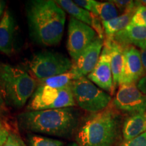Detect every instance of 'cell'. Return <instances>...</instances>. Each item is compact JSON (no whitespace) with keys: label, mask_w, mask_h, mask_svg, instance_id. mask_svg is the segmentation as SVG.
<instances>
[{"label":"cell","mask_w":146,"mask_h":146,"mask_svg":"<svg viewBox=\"0 0 146 146\" xmlns=\"http://www.w3.org/2000/svg\"><path fill=\"white\" fill-rule=\"evenodd\" d=\"M83 77L72 68L68 72L56 75L44 80L37 81L38 85H45L52 88L60 89L70 86L73 81Z\"/></svg>","instance_id":"obj_19"},{"label":"cell","mask_w":146,"mask_h":146,"mask_svg":"<svg viewBox=\"0 0 146 146\" xmlns=\"http://www.w3.org/2000/svg\"><path fill=\"white\" fill-rule=\"evenodd\" d=\"M92 14L98 16L102 22L111 21L119 16L117 8L111 1L106 2L95 1Z\"/></svg>","instance_id":"obj_20"},{"label":"cell","mask_w":146,"mask_h":146,"mask_svg":"<svg viewBox=\"0 0 146 146\" xmlns=\"http://www.w3.org/2000/svg\"><path fill=\"white\" fill-rule=\"evenodd\" d=\"M104 45L108 49L110 57V66L112 69L113 83L114 89L119 85L122 69L124 62V49L122 45L118 44L113 39H106Z\"/></svg>","instance_id":"obj_16"},{"label":"cell","mask_w":146,"mask_h":146,"mask_svg":"<svg viewBox=\"0 0 146 146\" xmlns=\"http://www.w3.org/2000/svg\"><path fill=\"white\" fill-rule=\"evenodd\" d=\"M112 39L123 47L132 45L141 50L146 49V27L130 24Z\"/></svg>","instance_id":"obj_14"},{"label":"cell","mask_w":146,"mask_h":146,"mask_svg":"<svg viewBox=\"0 0 146 146\" xmlns=\"http://www.w3.org/2000/svg\"><path fill=\"white\" fill-rule=\"evenodd\" d=\"M137 10L128 11L118 17L106 22H102L104 31L107 39H112L118 33L124 30L130 25L133 15Z\"/></svg>","instance_id":"obj_18"},{"label":"cell","mask_w":146,"mask_h":146,"mask_svg":"<svg viewBox=\"0 0 146 146\" xmlns=\"http://www.w3.org/2000/svg\"><path fill=\"white\" fill-rule=\"evenodd\" d=\"M10 135V133L7 128L3 125V124L0 121V146H3V144L8 139Z\"/></svg>","instance_id":"obj_28"},{"label":"cell","mask_w":146,"mask_h":146,"mask_svg":"<svg viewBox=\"0 0 146 146\" xmlns=\"http://www.w3.org/2000/svg\"><path fill=\"white\" fill-rule=\"evenodd\" d=\"M76 5L92 13L94 10L95 1L94 0H75L73 1Z\"/></svg>","instance_id":"obj_27"},{"label":"cell","mask_w":146,"mask_h":146,"mask_svg":"<svg viewBox=\"0 0 146 146\" xmlns=\"http://www.w3.org/2000/svg\"><path fill=\"white\" fill-rule=\"evenodd\" d=\"M130 24L146 27V6L140 5L138 7Z\"/></svg>","instance_id":"obj_23"},{"label":"cell","mask_w":146,"mask_h":146,"mask_svg":"<svg viewBox=\"0 0 146 146\" xmlns=\"http://www.w3.org/2000/svg\"><path fill=\"white\" fill-rule=\"evenodd\" d=\"M21 129L48 135L69 137L77 131L80 113L74 107L29 111L18 115Z\"/></svg>","instance_id":"obj_2"},{"label":"cell","mask_w":146,"mask_h":146,"mask_svg":"<svg viewBox=\"0 0 146 146\" xmlns=\"http://www.w3.org/2000/svg\"><path fill=\"white\" fill-rule=\"evenodd\" d=\"M5 1L0 0V18L1 16H3V14L5 12Z\"/></svg>","instance_id":"obj_30"},{"label":"cell","mask_w":146,"mask_h":146,"mask_svg":"<svg viewBox=\"0 0 146 146\" xmlns=\"http://www.w3.org/2000/svg\"><path fill=\"white\" fill-rule=\"evenodd\" d=\"M5 110V103L1 93H0V114H3Z\"/></svg>","instance_id":"obj_29"},{"label":"cell","mask_w":146,"mask_h":146,"mask_svg":"<svg viewBox=\"0 0 146 146\" xmlns=\"http://www.w3.org/2000/svg\"><path fill=\"white\" fill-rule=\"evenodd\" d=\"M146 133V112L133 114L124 122L123 135L125 141L133 139Z\"/></svg>","instance_id":"obj_17"},{"label":"cell","mask_w":146,"mask_h":146,"mask_svg":"<svg viewBox=\"0 0 146 146\" xmlns=\"http://www.w3.org/2000/svg\"><path fill=\"white\" fill-rule=\"evenodd\" d=\"M55 2L57 3L60 8H62L64 12H68L71 17L86 24L94 29L96 33L98 34V36L104 39V31L103 26H102V23L98 16L79 7L74 1H70V0H58V1H55Z\"/></svg>","instance_id":"obj_13"},{"label":"cell","mask_w":146,"mask_h":146,"mask_svg":"<svg viewBox=\"0 0 146 146\" xmlns=\"http://www.w3.org/2000/svg\"><path fill=\"white\" fill-rule=\"evenodd\" d=\"M15 19L6 9L0 21V52L11 55L14 51V36L16 31Z\"/></svg>","instance_id":"obj_15"},{"label":"cell","mask_w":146,"mask_h":146,"mask_svg":"<svg viewBox=\"0 0 146 146\" xmlns=\"http://www.w3.org/2000/svg\"><path fill=\"white\" fill-rule=\"evenodd\" d=\"M87 78L102 90L110 95L114 94L115 89L110 66V57L108 49L105 45L96 66L87 76Z\"/></svg>","instance_id":"obj_11"},{"label":"cell","mask_w":146,"mask_h":146,"mask_svg":"<svg viewBox=\"0 0 146 146\" xmlns=\"http://www.w3.org/2000/svg\"><path fill=\"white\" fill-rule=\"evenodd\" d=\"M66 146H81V145H78V144L76 143V142H72V143H68V145H66Z\"/></svg>","instance_id":"obj_31"},{"label":"cell","mask_w":146,"mask_h":146,"mask_svg":"<svg viewBox=\"0 0 146 146\" xmlns=\"http://www.w3.org/2000/svg\"><path fill=\"white\" fill-rule=\"evenodd\" d=\"M141 52L133 46L124 49V62L120 78L122 84H135L144 76Z\"/></svg>","instance_id":"obj_10"},{"label":"cell","mask_w":146,"mask_h":146,"mask_svg":"<svg viewBox=\"0 0 146 146\" xmlns=\"http://www.w3.org/2000/svg\"><path fill=\"white\" fill-rule=\"evenodd\" d=\"M28 141L30 146H64L62 141L38 135H29Z\"/></svg>","instance_id":"obj_21"},{"label":"cell","mask_w":146,"mask_h":146,"mask_svg":"<svg viewBox=\"0 0 146 146\" xmlns=\"http://www.w3.org/2000/svg\"><path fill=\"white\" fill-rule=\"evenodd\" d=\"M3 146H27L23 139L16 133H10L8 139Z\"/></svg>","instance_id":"obj_26"},{"label":"cell","mask_w":146,"mask_h":146,"mask_svg":"<svg viewBox=\"0 0 146 146\" xmlns=\"http://www.w3.org/2000/svg\"><path fill=\"white\" fill-rule=\"evenodd\" d=\"M120 12L123 13L128 11L137 10L140 4L138 1H131V0H112L111 1Z\"/></svg>","instance_id":"obj_22"},{"label":"cell","mask_w":146,"mask_h":146,"mask_svg":"<svg viewBox=\"0 0 146 146\" xmlns=\"http://www.w3.org/2000/svg\"><path fill=\"white\" fill-rule=\"evenodd\" d=\"M38 86L37 80L18 66L0 63V93L5 104L21 108Z\"/></svg>","instance_id":"obj_4"},{"label":"cell","mask_w":146,"mask_h":146,"mask_svg":"<svg viewBox=\"0 0 146 146\" xmlns=\"http://www.w3.org/2000/svg\"><path fill=\"white\" fill-rule=\"evenodd\" d=\"M27 64L29 71L37 81L68 72L73 65L72 62L64 55L52 51L36 53Z\"/></svg>","instance_id":"obj_6"},{"label":"cell","mask_w":146,"mask_h":146,"mask_svg":"<svg viewBox=\"0 0 146 146\" xmlns=\"http://www.w3.org/2000/svg\"><path fill=\"white\" fill-rule=\"evenodd\" d=\"M70 87L76 104L93 114L107 108L112 101V97L86 76L73 81Z\"/></svg>","instance_id":"obj_5"},{"label":"cell","mask_w":146,"mask_h":146,"mask_svg":"<svg viewBox=\"0 0 146 146\" xmlns=\"http://www.w3.org/2000/svg\"><path fill=\"white\" fill-rule=\"evenodd\" d=\"M120 146H146V133L133 139L125 141Z\"/></svg>","instance_id":"obj_25"},{"label":"cell","mask_w":146,"mask_h":146,"mask_svg":"<svg viewBox=\"0 0 146 146\" xmlns=\"http://www.w3.org/2000/svg\"><path fill=\"white\" fill-rule=\"evenodd\" d=\"M94 29L86 24L70 17L68 27L67 50L75 61L89 45L98 37Z\"/></svg>","instance_id":"obj_8"},{"label":"cell","mask_w":146,"mask_h":146,"mask_svg":"<svg viewBox=\"0 0 146 146\" xmlns=\"http://www.w3.org/2000/svg\"><path fill=\"white\" fill-rule=\"evenodd\" d=\"M104 45V39L99 36L96 38L75 61L72 62V68L81 76H87L95 68L99 61Z\"/></svg>","instance_id":"obj_12"},{"label":"cell","mask_w":146,"mask_h":146,"mask_svg":"<svg viewBox=\"0 0 146 146\" xmlns=\"http://www.w3.org/2000/svg\"><path fill=\"white\" fill-rule=\"evenodd\" d=\"M70 85L64 88H52L38 85L27 106L29 111L45 110L76 106Z\"/></svg>","instance_id":"obj_7"},{"label":"cell","mask_w":146,"mask_h":146,"mask_svg":"<svg viewBox=\"0 0 146 146\" xmlns=\"http://www.w3.org/2000/svg\"><path fill=\"white\" fill-rule=\"evenodd\" d=\"M139 1V3L140 5L146 6V0H141V1Z\"/></svg>","instance_id":"obj_32"},{"label":"cell","mask_w":146,"mask_h":146,"mask_svg":"<svg viewBox=\"0 0 146 146\" xmlns=\"http://www.w3.org/2000/svg\"><path fill=\"white\" fill-rule=\"evenodd\" d=\"M118 133V115L107 108L90 115L78 126L76 141L81 146H112Z\"/></svg>","instance_id":"obj_3"},{"label":"cell","mask_w":146,"mask_h":146,"mask_svg":"<svg viewBox=\"0 0 146 146\" xmlns=\"http://www.w3.org/2000/svg\"><path fill=\"white\" fill-rule=\"evenodd\" d=\"M113 103L118 110L132 115L146 112V94L136 84L120 85Z\"/></svg>","instance_id":"obj_9"},{"label":"cell","mask_w":146,"mask_h":146,"mask_svg":"<svg viewBox=\"0 0 146 146\" xmlns=\"http://www.w3.org/2000/svg\"><path fill=\"white\" fill-rule=\"evenodd\" d=\"M141 60L144 68V76L139 80L137 84V87L142 93L146 94V49L141 51Z\"/></svg>","instance_id":"obj_24"},{"label":"cell","mask_w":146,"mask_h":146,"mask_svg":"<svg viewBox=\"0 0 146 146\" xmlns=\"http://www.w3.org/2000/svg\"><path fill=\"white\" fill-rule=\"evenodd\" d=\"M25 10L29 33L35 42L43 46H52L61 41L66 14L55 1H29Z\"/></svg>","instance_id":"obj_1"}]
</instances>
